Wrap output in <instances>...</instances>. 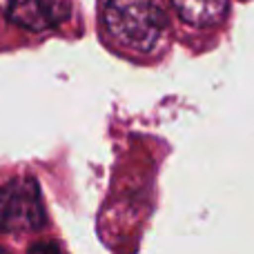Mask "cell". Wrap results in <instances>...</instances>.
I'll list each match as a JSON object with an SVG mask.
<instances>
[{
  "mask_svg": "<svg viewBox=\"0 0 254 254\" xmlns=\"http://www.w3.org/2000/svg\"><path fill=\"white\" fill-rule=\"evenodd\" d=\"M103 20L116 43L138 54L156 47L167 22L156 0H110Z\"/></svg>",
  "mask_w": 254,
  "mask_h": 254,
  "instance_id": "cell-1",
  "label": "cell"
},
{
  "mask_svg": "<svg viewBox=\"0 0 254 254\" xmlns=\"http://www.w3.org/2000/svg\"><path fill=\"white\" fill-rule=\"evenodd\" d=\"M0 252H4V248H2V246H0Z\"/></svg>",
  "mask_w": 254,
  "mask_h": 254,
  "instance_id": "cell-6",
  "label": "cell"
},
{
  "mask_svg": "<svg viewBox=\"0 0 254 254\" xmlns=\"http://www.w3.org/2000/svg\"><path fill=\"white\" fill-rule=\"evenodd\" d=\"M40 250H45V252H58L61 248L54 246V243H34V246L29 248V252H40Z\"/></svg>",
  "mask_w": 254,
  "mask_h": 254,
  "instance_id": "cell-5",
  "label": "cell"
},
{
  "mask_svg": "<svg viewBox=\"0 0 254 254\" xmlns=\"http://www.w3.org/2000/svg\"><path fill=\"white\" fill-rule=\"evenodd\" d=\"M185 22L194 27H212L228 13V0H172Z\"/></svg>",
  "mask_w": 254,
  "mask_h": 254,
  "instance_id": "cell-4",
  "label": "cell"
},
{
  "mask_svg": "<svg viewBox=\"0 0 254 254\" xmlns=\"http://www.w3.org/2000/svg\"><path fill=\"white\" fill-rule=\"evenodd\" d=\"M58 4L54 0H7V13L16 25L31 31H43L56 25Z\"/></svg>",
  "mask_w": 254,
  "mask_h": 254,
  "instance_id": "cell-3",
  "label": "cell"
},
{
  "mask_svg": "<svg viewBox=\"0 0 254 254\" xmlns=\"http://www.w3.org/2000/svg\"><path fill=\"white\" fill-rule=\"evenodd\" d=\"M47 223L40 188L34 179L9 181L0 188V232H38Z\"/></svg>",
  "mask_w": 254,
  "mask_h": 254,
  "instance_id": "cell-2",
  "label": "cell"
}]
</instances>
